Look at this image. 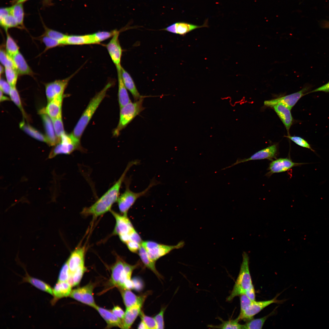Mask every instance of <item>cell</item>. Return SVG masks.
<instances>
[{"label": "cell", "instance_id": "obj_1", "mask_svg": "<svg viewBox=\"0 0 329 329\" xmlns=\"http://www.w3.org/2000/svg\"><path fill=\"white\" fill-rule=\"evenodd\" d=\"M139 163L138 161L129 162L115 183L93 204L84 208L82 214L85 216L92 215L97 217L111 210L112 206L117 201L119 196L120 188L126 174L132 167Z\"/></svg>", "mask_w": 329, "mask_h": 329}, {"label": "cell", "instance_id": "obj_2", "mask_svg": "<svg viewBox=\"0 0 329 329\" xmlns=\"http://www.w3.org/2000/svg\"><path fill=\"white\" fill-rule=\"evenodd\" d=\"M112 85L111 83H108L90 101L71 133L76 139L80 140L81 137L90 120L105 97L107 90Z\"/></svg>", "mask_w": 329, "mask_h": 329}, {"label": "cell", "instance_id": "obj_3", "mask_svg": "<svg viewBox=\"0 0 329 329\" xmlns=\"http://www.w3.org/2000/svg\"><path fill=\"white\" fill-rule=\"evenodd\" d=\"M242 261L239 275L227 301H230L235 297L245 294L253 285L249 267V256L245 252L242 254Z\"/></svg>", "mask_w": 329, "mask_h": 329}, {"label": "cell", "instance_id": "obj_4", "mask_svg": "<svg viewBox=\"0 0 329 329\" xmlns=\"http://www.w3.org/2000/svg\"><path fill=\"white\" fill-rule=\"evenodd\" d=\"M143 98V96L135 102H131L120 108L119 122L113 133L115 136H118L120 131L144 109Z\"/></svg>", "mask_w": 329, "mask_h": 329}, {"label": "cell", "instance_id": "obj_5", "mask_svg": "<svg viewBox=\"0 0 329 329\" xmlns=\"http://www.w3.org/2000/svg\"><path fill=\"white\" fill-rule=\"evenodd\" d=\"M156 182L152 181L148 186L143 191L138 192H133L130 189L129 182H126L124 192L119 195L117 202L119 210L122 214L127 216L129 210L140 197L146 195L149 190L156 185Z\"/></svg>", "mask_w": 329, "mask_h": 329}, {"label": "cell", "instance_id": "obj_6", "mask_svg": "<svg viewBox=\"0 0 329 329\" xmlns=\"http://www.w3.org/2000/svg\"><path fill=\"white\" fill-rule=\"evenodd\" d=\"M184 245L183 241L172 246L160 244L151 241H143L142 243V246L146 250L150 258L155 262L172 250L182 247Z\"/></svg>", "mask_w": 329, "mask_h": 329}, {"label": "cell", "instance_id": "obj_7", "mask_svg": "<svg viewBox=\"0 0 329 329\" xmlns=\"http://www.w3.org/2000/svg\"><path fill=\"white\" fill-rule=\"evenodd\" d=\"M79 149H80V140L75 138L72 133L68 134L65 133L62 136L60 142L51 152L49 157H53L59 154H69Z\"/></svg>", "mask_w": 329, "mask_h": 329}, {"label": "cell", "instance_id": "obj_8", "mask_svg": "<svg viewBox=\"0 0 329 329\" xmlns=\"http://www.w3.org/2000/svg\"><path fill=\"white\" fill-rule=\"evenodd\" d=\"M312 87L311 85L307 84L298 92L279 98L265 101L264 104L266 106L272 107L278 104H281L291 110L301 97L309 94Z\"/></svg>", "mask_w": 329, "mask_h": 329}, {"label": "cell", "instance_id": "obj_9", "mask_svg": "<svg viewBox=\"0 0 329 329\" xmlns=\"http://www.w3.org/2000/svg\"><path fill=\"white\" fill-rule=\"evenodd\" d=\"M115 220L113 234L119 236V238L129 236L135 229L127 216L120 214L111 210Z\"/></svg>", "mask_w": 329, "mask_h": 329}, {"label": "cell", "instance_id": "obj_10", "mask_svg": "<svg viewBox=\"0 0 329 329\" xmlns=\"http://www.w3.org/2000/svg\"><path fill=\"white\" fill-rule=\"evenodd\" d=\"M93 288L94 285L90 283L83 287L73 290L69 296L77 301L95 308L97 305L94 298Z\"/></svg>", "mask_w": 329, "mask_h": 329}, {"label": "cell", "instance_id": "obj_11", "mask_svg": "<svg viewBox=\"0 0 329 329\" xmlns=\"http://www.w3.org/2000/svg\"><path fill=\"white\" fill-rule=\"evenodd\" d=\"M74 74L62 80H56L45 85V90L48 102L54 98L63 95L64 90L69 80Z\"/></svg>", "mask_w": 329, "mask_h": 329}, {"label": "cell", "instance_id": "obj_12", "mask_svg": "<svg viewBox=\"0 0 329 329\" xmlns=\"http://www.w3.org/2000/svg\"><path fill=\"white\" fill-rule=\"evenodd\" d=\"M277 302L276 298L266 301H253L251 304L244 310L240 312L237 318L241 320H251L255 315L259 313L264 308L272 303Z\"/></svg>", "mask_w": 329, "mask_h": 329}, {"label": "cell", "instance_id": "obj_13", "mask_svg": "<svg viewBox=\"0 0 329 329\" xmlns=\"http://www.w3.org/2000/svg\"><path fill=\"white\" fill-rule=\"evenodd\" d=\"M277 152V148L276 144L272 145L254 153L249 157L243 159H238L236 162L231 165L223 168L222 170L230 168L238 164L250 161L267 159L272 160L275 158Z\"/></svg>", "mask_w": 329, "mask_h": 329}, {"label": "cell", "instance_id": "obj_14", "mask_svg": "<svg viewBox=\"0 0 329 329\" xmlns=\"http://www.w3.org/2000/svg\"><path fill=\"white\" fill-rule=\"evenodd\" d=\"M119 31H117L106 46L108 53L116 68L121 66L122 50L119 39Z\"/></svg>", "mask_w": 329, "mask_h": 329}, {"label": "cell", "instance_id": "obj_15", "mask_svg": "<svg viewBox=\"0 0 329 329\" xmlns=\"http://www.w3.org/2000/svg\"><path fill=\"white\" fill-rule=\"evenodd\" d=\"M307 163H298L293 162L288 158H279L272 161L269 164L267 173L268 176L275 173L286 172L292 168Z\"/></svg>", "mask_w": 329, "mask_h": 329}, {"label": "cell", "instance_id": "obj_16", "mask_svg": "<svg viewBox=\"0 0 329 329\" xmlns=\"http://www.w3.org/2000/svg\"><path fill=\"white\" fill-rule=\"evenodd\" d=\"M207 27V22L202 25L198 26L185 22L175 23L163 29L169 32L184 36L197 28Z\"/></svg>", "mask_w": 329, "mask_h": 329}, {"label": "cell", "instance_id": "obj_17", "mask_svg": "<svg viewBox=\"0 0 329 329\" xmlns=\"http://www.w3.org/2000/svg\"><path fill=\"white\" fill-rule=\"evenodd\" d=\"M85 251V246H79L71 253L67 261L70 273L73 274L79 266L84 264Z\"/></svg>", "mask_w": 329, "mask_h": 329}, {"label": "cell", "instance_id": "obj_18", "mask_svg": "<svg viewBox=\"0 0 329 329\" xmlns=\"http://www.w3.org/2000/svg\"><path fill=\"white\" fill-rule=\"evenodd\" d=\"M123 301L126 308H128L136 305L143 304L147 296V293L138 296L130 289H120Z\"/></svg>", "mask_w": 329, "mask_h": 329}, {"label": "cell", "instance_id": "obj_19", "mask_svg": "<svg viewBox=\"0 0 329 329\" xmlns=\"http://www.w3.org/2000/svg\"><path fill=\"white\" fill-rule=\"evenodd\" d=\"M41 114L45 131L47 143L51 146L56 145L60 141L56 135L51 119L44 112H41Z\"/></svg>", "mask_w": 329, "mask_h": 329}, {"label": "cell", "instance_id": "obj_20", "mask_svg": "<svg viewBox=\"0 0 329 329\" xmlns=\"http://www.w3.org/2000/svg\"><path fill=\"white\" fill-rule=\"evenodd\" d=\"M63 96L57 97L48 101L45 109L41 112L47 114L52 120L61 116Z\"/></svg>", "mask_w": 329, "mask_h": 329}, {"label": "cell", "instance_id": "obj_21", "mask_svg": "<svg viewBox=\"0 0 329 329\" xmlns=\"http://www.w3.org/2000/svg\"><path fill=\"white\" fill-rule=\"evenodd\" d=\"M95 309L106 322L107 328L118 327L123 329L122 320L116 316L112 311L97 306Z\"/></svg>", "mask_w": 329, "mask_h": 329}, {"label": "cell", "instance_id": "obj_22", "mask_svg": "<svg viewBox=\"0 0 329 329\" xmlns=\"http://www.w3.org/2000/svg\"><path fill=\"white\" fill-rule=\"evenodd\" d=\"M272 107L284 125L288 133L293 122V118L290 110L284 105L281 104H278Z\"/></svg>", "mask_w": 329, "mask_h": 329}, {"label": "cell", "instance_id": "obj_23", "mask_svg": "<svg viewBox=\"0 0 329 329\" xmlns=\"http://www.w3.org/2000/svg\"><path fill=\"white\" fill-rule=\"evenodd\" d=\"M14 67L20 75L32 76L33 73L23 55L20 52L12 57Z\"/></svg>", "mask_w": 329, "mask_h": 329}, {"label": "cell", "instance_id": "obj_24", "mask_svg": "<svg viewBox=\"0 0 329 329\" xmlns=\"http://www.w3.org/2000/svg\"><path fill=\"white\" fill-rule=\"evenodd\" d=\"M143 305H136L126 309L123 319H122L123 329H129L140 314Z\"/></svg>", "mask_w": 329, "mask_h": 329}, {"label": "cell", "instance_id": "obj_25", "mask_svg": "<svg viewBox=\"0 0 329 329\" xmlns=\"http://www.w3.org/2000/svg\"><path fill=\"white\" fill-rule=\"evenodd\" d=\"M121 74L122 81L126 89L132 94L135 101L139 100L143 96L138 91L130 75L122 67L121 69Z\"/></svg>", "mask_w": 329, "mask_h": 329}, {"label": "cell", "instance_id": "obj_26", "mask_svg": "<svg viewBox=\"0 0 329 329\" xmlns=\"http://www.w3.org/2000/svg\"><path fill=\"white\" fill-rule=\"evenodd\" d=\"M71 288L67 281H58L53 290L54 298L51 303L54 304L57 300L69 295L72 291Z\"/></svg>", "mask_w": 329, "mask_h": 329}, {"label": "cell", "instance_id": "obj_27", "mask_svg": "<svg viewBox=\"0 0 329 329\" xmlns=\"http://www.w3.org/2000/svg\"><path fill=\"white\" fill-rule=\"evenodd\" d=\"M122 66L116 68L118 82V96L120 108L127 104L131 102L129 97L127 89L122 81L121 74Z\"/></svg>", "mask_w": 329, "mask_h": 329}, {"label": "cell", "instance_id": "obj_28", "mask_svg": "<svg viewBox=\"0 0 329 329\" xmlns=\"http://www.w3.org/2000/svg\"><path fill=\"white\" fill-rule=\"evenodd\" d=\"M94 44L92 34L67 35L64 45H80Z\"/></svg>", "mask_w": 329, "mask_h": 329}, {"label": "cell", "instance_id": "obj_29", "mask_svg": "<svg viewBox=\"0 0 329 329\" xmlns=\"http://www.w3.org/2000/svg\"><path fill=\"white\" fill-rule=\"evenodd\" d=\"M115 262L111 267V281L112 284L117 286L120 278L124 269L125 261L117 256Z\"/></svg>", "mask_w": 329, "mask_h": 329}, {"label": "cell", "instance_id": "obj_30", "mask_svg": "<svg viewBox=\"0 0 329 329\" xmlns=\"http://www.w3.org/2000/svg\"><path fill=\"white\" fill-rule=\"evenodd\" d=\"M138 253L141 261L144 266L151 270L159 279L162 278V275L156 268L155 265V262L151 259L147 251L142 245Z\"/></svg>", "mask_w": 329, "mask_h": 329}, {"label": "cell", "instance_id": "obj_31", "mask_svg": "<svg viewBox=\"0 0 329 329\" xmlns=\"http://www.w3.org/2000/svg\"><path fill=\"white\" fill-rule=\"evenodd\" d=\"M22 281L23 282L29 283L38 289L53 295V289L49 285L42 281L30 276L27 273L25 276L23 278Z\"/></svg>", "mask_w": 329, "mask_h": 329}, {"label": "cell", "instance_id": "obj_32", "mask_svg": "<svg viewBox=\"0 0 329 329\" xmlns=\"http://www.w3.org/2000/svg\"><path fill=\"white\" fill-rule=\"evenodd\" d=\"M10 9V12L16 21L19 28H23L24 13L22 3L15 4Z\"/></svg>", "mask_w": 329, "mask_h": 329}, {"label": "cell", "instance_id": "obj_33", "mask_svg": "<svg viewBox=\"0 0 329 329\" xmlns=\"http://www.w3.org/2000/svg\"><path fill=\"white\" fill-rule=\"evenodd\" d=\"M19 126L24 132L30 136L38 140L47 143L46 136L30 126L22 122L20 123Z\"/></svg>", "mask_w": 329, "mask_h": 329}, {"label": "cell", "instance_id": "obj_34", "mask_svg": "<svg viewBox=\"0 0 329 329\" xmlns=\"http://www.w3.org/2000/svg\"><path fill=\"white\" fill-rule=\"evenodd\" d=\"M6 33V39L5 44L6 51L7 53L12 57L19 52V48L13 39L8 32Z\"/></svg>", "mask_w": 329, "mask_h": 329}, {"label": "cell", "instance_id": "obj_35", "mask_svg": "<svg viewBox=\"0 0 329 329\" xmlns=\"http://www.w3.org/2000/svg\"><path fill=\"white\" fill-rule=\"evenodd\" d=\"M0 23L1 26L5 31L9 28L18 27V23L14 18L10 12L5 16H0Z\"/></svg>", "mask_w": 329, "mask_h": 329}, {"label": "cell", "instance_id": "obj_36", "mask_svg": "<svg viewBox=\"0 0 329 329\" xmlns=\"http://www.w3.org/2000/svg\"><path fill=\"white\" fill-rule=\"evenodd\" d=\"M239 320L237 318L235 320L222 321V323L218 325H209L208 327L212 328L219 329H242L243 325L239 323Z\"/></svg>", "mask_w": 329, "mask_h": 329}, {"label": "cell", "instance_id": "obj_37", "mask_svg": "<svg viewBox=\"0 0 329 329\" xmlns=\"http://www.w3.org/2000/svg\"><path fill=\"white\" fill-rule=\"evenodd\" d=\"M5 72L7 81L11 87H15L19 75L14 68L5 67Z\"/></svg>", "mask_w": 329, "mask_h": 329}, {"label": "cell", "instance_id": "obj_38", "mask_svg": "<svg viewBox=\"0 0 329 329\" xmlns=\"http://www.w3.org/2000/svg\"><path fill=\"white\" fill-rule=\"evenodd\" d=\"M117 31L115 30L111 31H99L92 34L94 44L99 43L112 37Z\"/></svg>", "mask_w": 329, "mask_h": 329}, {"label": "cell", "instance_id": "obj_39", "mask_svg": "<svg viewBox=\"0 0 329 329\" xmlns=\"http://www.w3.org/2000/svg\"><path fill=\"white\" fill-rule=\"evenodd\" d=\"M270 314L260 318L252 320L244 325L242 329H261Z\"/></svg>", "mask_w": 329, "mask_h": 329}, {"label": "cell", "instance_id": "obj_40", "mask_svg": "<svg viewBox=\"0 0 329 329\" xmlns=\"http://www.w3.org/2000/svg\"><path fill=\"white\" fill-rule=\"evenodd\" d=\"M44 27L45 31L43 35L56 40L60 42L62 45H64V41L67 35Z\"/></svg>", "mask_w": 329, "mask_h": 329}, {"label": "cell", "instance_id": "obj_41", "mask_svg": "<svg viewBox=\"0 0 329 329\" xmlns=\"http://www.w3.org/2000/svg\"><path fill=\"white\" fill-rule=\"evenodd\" d=\"M9 95L11 100L20 109L23 116L26 117V115L22 105L19 94L16 87H11Z\"/></svg>", "mask_w": 329, "mask_h": 329}, {"label": "cell", "instance_id": "obj_42", "mask_svg": "<svg viewBox=\"0 0 329 329\" xmlns=\"http://www.w3.org/2000/svg\"><path fill=\"white\" fill-rule=\"evenodd\" d=\"M52 120L56 135L60 141L62 136L65 133L62 116Z\"/></svg>", "mask_w": 329, "mask_h": 329}, {"label": "cell", "instance_id": "obj_43", "mask_svg": "<svg viewBox=\"0 0 329 329\" xmlns=\"http://www.w3.org/2000/svg\"><path fill=\"white\" fill-rule=\"evenodd\" d=\"M40 40L44 43L46 47L44 52L50 49L62 45L59 41L44 35L40 37Z\"/></svg>", "mask_w": 329, "mask_h": 329}, {"label": "cell", "instance_id": "obj_44", "mask_svg": "<svg viewBox=\"0 0 329 329\" xmlns=\"http://www.w3.org/2000/svg\"><path fill=\"white\" fill-rule=\"evenodd\" d=\"M0 60L2 65L5 67L14 68L12 58L2 48L0 51Z\"/></svg>", "mask_w": 329, "mask_h": 329}, {"label": "cell", "instance_id": "obj_45", "mask_svg": "<svg viewBox=\"0 0 329 329\" xmlns=\"http://www.w3.org/2000/svg\"><path fill=\"white\" fill-rule=\"evenodd\" d=\"M140 314L141 320L145 323L148 329H157V324L154 317L146 315L142 311Z\"/></svg>", "mask_w": 329, "mask_h": 329}, {"label": "cell", "instance_id": "obj_46", "mask_svg": "<svg viewBox=\"0 0 329 329\" xmlns=\"http://www.w3.org/2000/svg\"><path fill=\"white\" fill-rule=\"evenodd\" d=\"M70 274L69 270L67 261L62 265L59 273L58 281H67Z\"/></svg>", "mask_w": 329, "mask_h": 329}, {"label": "cell", "instance_id": "obj_47", "mask_svg": "<svg viewBox=\"0 0 329 329\" xmlns=\"http://www.w3.org/2000/svg\"><path fill=\"white\" fill-rule=\"evenodd\" d=\"M285 137L288 138L299 146L309 149L312 151H315L308 142L302 138L298 136H288Z\"/></svg>", "mask_w": 329, "mask_h": 329}, {"label": "cell", "instance_id": "obj_48", "mask_svg": "<svg viewBox=\"0 0 329 329\" xmlns=\"http://www.w3.org/2000/svg\"><path fill=\"white\" fill-rule=\"evenodd\" d=\"M85 271L84 264H83L79 266L72 274L75 286L79 284Z\"/></svg>", "mask_w": 329, "mask_h": 329}, {"label": "cell", "instance_id": "obj_49", "mask_svg": "<svg viewBox=\"0 0 329 329\" xmlns=\"http://www.w3.org/2000/svg\"><path fill=\"white\" fill-rule=\"evenodd\" d=\"M165 310V308H162L160 312L154 317L157 324V329L164 328V315Z\"/></svg>", "mask_w": 329, "mask_h": 329}, {"label": "cell", "instance_id": "obj_50", "mask_svg": "<svg viewBox=\"0 0 329 329\" xmlns=\"http://www.w3.org/2000/svg\"><path fill=\"white\" fill-rule=\"evenodd\" d=\"M240 296V312H241L244 310L249 306L253 301L245 294L242 295Z\"/></svg>", "mask_w": 329, "mask_h": 329}, {"label": "cell", "instance_id": "obj_51", "mask_svg": "<svg viewBox=\"0 0 329 329\" xmlns=\"http://www.w3.org/2000/svg\"><path fill=\"white\" fill-rule=\"evenodd\" d=\"M139 266V263L134 265H131L125 262L124 266V271L126 274L128 278L131 279L132 273L133 271Z\"/></svg>", "mask_w": 329, "mask_h": 329}, {"label": "cell", "instance_id": "obj_52", "mask_svg": "<svg viewBox=\"0 0 329 329\" xmlns=\"http://www.w3.org/2000/svg\"><path fill=\"white\" fill-rule=\"evenodd\" d=\"M130 251L133 253L138 252L142 244L131 240H129L126 244Z\"/></svg>", "mask_w": 329, "mask_h": 329}, {"label": "cell", "instance_id": "obj_53", "mask_svg": "<svg viewBox=\"0 0 329 329\" xmlns=\"http://www.w3.org/2000/svg\"><path fill=\"white\" fill-rule=\"evenodd\" d=\"M0 90L3 93L9 94L11 89V87L9 84L4 80L1 78L0 81Z\"/></svg>", "mask_w": 329, "mask_h": 329}, {"label": "cell", "instance_id": "obj_54", "mask_svg": "<svg viewBox=\"0 0 329 329\" xmlns=\"http://www.w3.org/2000/svg\"><path fill=\"white\" fill-rule=\"evenodd\" d=\"M116 316L122 320L124 317L125 313L122 309L118 306H115L111 311Z\"/></svg>", "mask_w": 329, "mask_h": 329}, {"label": "cell", "instance_id": "obj_55", "mask_svg": "<svg viewBox=\"0 0 329 329\" xmlns=\"http://www.w3.org/2000/svg\"><path fill=\"white\" fill-rule=\"evenodd\" d=\"M246 295L252 301L255 300V289L253 285L251 286L245 292Z\"/></svg>", "mask_w": 329, "mask_h": 329}, {"label": "cell", "instance_id": "obj_56", "mask_svg": "<svg viewBox=\"0 0 329 329\" xmlns=\"http://www.w3.org/2000/svg\"><path fill=\"white\" fill-rule=\"evenodd\" d=\"M318 91H322L326 93H329V82L324 85L317 88L313 90L310 91L309 93H313Z\"/></svg>", "mask_w": 329, "mask_h": 329}, {"label": "cell", "instance_id": "obj_57", "mask_svg": "<svg viewBox=\"0 0 329 329\" xmlns=\"http://www.w3.org/2000/svg\"><path fill=\"white\" fill-rule=\"evenodd\" d=\"M67 282L72 287L75 286L72 274L70 273L69 278Z\"/></svg>", "mask_w": 329, "mask_h": 329}, {"label": "cell", "instance_id": "obj_58", "mask_svg": "<svg viewBox=\"0 0 329 329\" xmlns=\"http://www.w3.org/2000/svg\"><path fill=\"white\" fill-rule=\"evenodd\" d=\"M3 92L0 90V101L1 102L9 100V98L3 95Z\"/></svg>", "mask_w": 329, "mask_h": 329}, {"label": "cell", "instance_id": "obj_59", "mask_svg": "<svg viewBox=\"0 0 329 329\" xmlns=\"http://www.w3.org/2000/svg\"><path fill=\"white\" fill-rule=\"evenodd\" d=\"M138 328L148 329L145 323L142 320H141V322L139 324L138 327Z\"/></svg>", "mask_w": 329, "mask_h": 329}, {"label": "cell", "instance_id": "obj_60", "mask_svg": "<svg viewBox=\"0 0 329 329\" xmlns=\"http://www.w3.org/2000/svg\"><path fill=\"white\" fill-rule=\"evenodd\" d=\"M28 0H15V4L22 3Z\"/></svg>", "mask_w": 329, "mask_h": 329}, {"label": "cell", "instance_id": "obj_61", "mask_svg": "<svg viewBox=\"0 0 329 329\" xmlns=\"http://www.w3.org/2000/svg\"><path fill=\"white\" fill-rule=\"evenodd\" d=\"M4 69L2 66V65H0V75H1V74L3 73L4 72Z\"/></svg>", "mask_w": 329, "mask_h": 329}]
</instances>
